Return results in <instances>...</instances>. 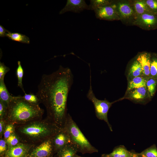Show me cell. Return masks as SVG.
Returning a JSON list of instances; mask_svg holds the SVG:
<instances>
[{
    "label": "cell",
    "instance_id": "f546056e",
    "mask_svg": "<svg viewBox=\"0 0 157 157\" xmlns=\"http://www.w3.org/2000/svg\"><path fill=\"white\" fill-rule=\"evenodd\" d=\"M10 70V68L6 66L3 63L0 62V81L4 80L5 75Z\"/></svg>",
    "mask_w": 157,
    "mask_h": 157
},
{
    "label": "cell",
    "instance_id": "7c38bea8",
    "mask_svg": "<svg viewBox=\"0 0 157 157\" xmlns=\"http://www.w3.org/2000/svg\"><path fill=\"white\" fill-rule=\"evenodd\" d=\"M52 139L55 153H57L70 142L69 135L64 128L56 133Z\"/></svg>",
    "mask_w": 157,
    "mask_h": 157
},
{
    "label": "cell",
    "instance_id": "3957f363",
    "mask_svg": "<svg viewBox=\"0 0 157 157\" xmlns=\"http://www.w3.org/2000/svg\"><path fill=\"white\" fill-rule=\"evenodd\" d=\"M50 120L49 122H35L20 129L21 133L30 139H41L52 138L61 129Z\"/></svg>",
    "mask_w": 157,
    "mask_h": 157
},
{
    "label": "cell",
    "instance_id": "9c48e42d",
    "mask_svg": "<svg viewBox=\"0 0 157 157\" xmlns=\"http://www.w3.org/2000/svg\"><path fill=\"white\" fill-rule=\"evenodd\" d=\"M94 11L96 18L100 19L120 20L116 10L111 4L97 8Z\"/></svg>",
    "mask_w": 157,
    "mask_h": 157
},
{
    "label": "cell",
    "instance_id": "e575fe53",
    "mask_svg": "<svg viewBox=\"0 0 157 157\" xmlns=\"http://www.w3.org/2000/svg\"><path fill=\"white\" fill-rule=\"evenodd\" d=\"M4 122L1 120L0 122V135H2L4 129Z\"/></svg>",
    "mask_w": 157,
    "mask_h": 157
},
{
    "label": "cell",
    "instance_id": "7a4b0ae2",
    "mask_svg": "<svg viewBox=\"0 0 157 157\" xmlns=\"http://www.w3.org/2000/svg\"><path fill=\"white\" fill-rule=\"evenodd\" d=\"M43 112L38 105L28 103L22 96H13L8 106L6 116L13 122H24L41 117Z\"/></svg>",
    "mask_w": 157,
    "mask_h": 157
},
{
    "label": "cell",
    "instance_id": "5bb4252c",
    "mask_svg": "<svg viewBox=\"0 0 157 157\" xmlns=\"http://www.w3.org/2000/svg\"><path fill=\"white\" fill-rule=\"evenodd\" d=\"M140 76H143L142 67L135 57L128 64L127 79L129 81L135 77Z\"/></svg>",
    "mask_w": 157,
    "mask_h": 157
},
{
    "label": "cell",
    "instance_id": "9a60e30c",
    "mask_svg": "<svg viewBox=\"0 0 157 157\" xmlns=\"http://www.w3.org/2000/svg\"><path fill=\"white\" fill-rule=\"evenodd\" d=\"M29 149L27 145L23 144L10 147L8 150L6 155L8 157H25Z\"/></svg>",
    "mask_w": 157,
    "mask_h": 157
},
{
    "label": "cell",
    "instance_id": "277c9868",
    "mask_svg": "<svg viewBox=\"0 0 157 157\" xmlns=\"http://www.w3.org/2000/svg\"><path fill=\"white\" fill-rule=\"evenodd\" d=\"M64 128L69 135L70 141L77 147L78 152L84 154L98 151L84 136L69 114H68Z\"/></svg>",
    "mask_w": 157,
    "mask_h": 157
},
{
    "label": "cell",
    "instance_id": "ffe728a7",
    "mask_svg": "<svg viewBox=\"0 0 157 157\" xmlns=\"http://www.w3.org/2000/svg\"><path fill=\"white\" fill-rule=\"evenodd\" d=\"M6 37L11 40L22 43L29 44L30 42V39L28 36L18 33H11L9 31Z\"/></svg>",
    "mask_w": 157,
    "mask_h": 157
},
{
    "label": "cell",
    "instance_id": "f1b7e54d",
    "mask_svg": "<svg viewBox=\"0 0 157 157\" xmlns=\"http://www.w3.org/2000/svg\"><path fill=\"white\" fill-rule=\"evenodd\" d=\"M6 142L8 144L10 147L17 144L19 140L17 137L13 133L6 140Z\"/></svg>",
    "mask_w": 157,
    "mask_h": 157
},
{
    "label": "cell",
    "instance_id": "52a82bcc",
    "mask_svg": "<svg viewBox=\"0 0 157 157\" xmlns=\"http://www.w3.org/2000/svg\"><path fill=\"white\" fill-rule=\"evenodd\" d=\"M133 26L146 31L156 30L157 29V15L147 12L136 18Z\"/></svg>",
    "mask_w": 157,
    "mask_h": 157
},
{
    "label": "cell",
    "instance_id": "8d00e7d4",
    "mask_svg": "<svg viewBox=\"0 0 157 157\" xmlns=\"http://www.w3.org/2000/svg\"><path fill=\"white\" fill-rule=\"evenodd\" d=\"M101 157H111L108 154H104L101 155Z\"/></svg>",
    "mask_w": 157,
    "mask_h": 157
},
{
    "label": "cell",
    "instance_id": "d6a6232c",
    "mask_svg": "<svg viewBox=\"0 0 157 157\" xmlns=\"http://www.w3.org/2000/svg\"><path fill=\"white\" fill-rule=\"evenodd\" d=\"M6 142V141L2 139L0 140V153L3 154L7 149Z\"/></svg>",
    "mask_w": 157,
    "mask_h": 157
},
{
    "label": "cell",
    "instance_id": "1f68e13d",
    "mask_svg": "<svg viewBox=\"0 0 157 157\" xmlns=\"http://www.w3.org/2000/svg\"><path fill=\"white\" fill-rule=\"evenodd\" d=\"M8 106L2 101L0 100V117L2 119L6 115L7 111Z\"/></svg>",
    "mask_w": 157,
    "mask_h": 157
},
{
    "label": "cell",
    "instance_id": "836d02e7",
    "mask_svg": "<svg viewBox=\"0 0 157 157\" xmlns=\"http://www.w3.org/2000/svg\"><path fill=\"white\" fill-rule=\"evenodd\" d=\"M8 31L5 29L2 25H0V37H6V34Z\"/></svg>",
    "mask_w": 157,
    "mask_h": 157
},
{
    "label": "cell",
    "instance_id": "8992f818",
    "mask_svg": "<svg viewBox=\"0 0 157 157\" xmlns=\"http://www.w3.org/2000/svg\"><path fill=\"white\" fill-rule=\"evenodd\" d=\"M111 4L116 10L123 24L133 26L136 17L130 0H112Z\"/></svg>",
    "mask_w": 157,
    "mask_h": 157
},
{
    "label": "cell",
    "instance_id": "5b68a950",
    "mask_svg": "<svg viewBox=\"0 0 157 157\" xmlns=\"http://www.w3.org/2000/svg\"><path fill=\"white\" fill-rule=\"evenodd\" d=\"M90 81V88L87 95V97L92 103L94 105L97 117L99 119L103 120L106 122L110 131H112V127L108 122L107 114L109 109L112 105L116 102L120 100V99L112 102H110L106 99L104 100L98 99L95 97L92 89L91 71Z\"/></svg>",
    "mask_w": 157,
    "mask_h": 157
},
{
    "label": "cell",
    "instance_id": "e0dca14e",
    "mask_svg": "<svg viewBox=\"0 0 157 157\" xmlns=\"http://www.w3.org/2000/svg\"><path fill=\"white\" fill-rule=\"evenodd\" d=\"M136 19L144 13L149 11L144 0H130Z\"/></svg>",
    "mask_w": 157,
    "mask_h": 157
},
{
    "label": "cell",
    "instance_id": "8fae6325",
    "mask_svg": "<svg viewBox=\"0 0 157 157\" xmlns=\"http://www.w3.org/2000/svg\"><path fill=\"white\" fill-rule=\"evenodd\" d=\"M90 10L88 5L84 0H67L65 7L59 12L63 14L66 12L72 11L79 13L84 10Z\"/></svg>",
    "mask_w": 157,
    "mask_h": 157
},
{
    "label": "cell",
    "instance_id": "7402d4cb",
    "mask_svg": "<svg viewBox=\"0 0 157 157\" xmlns=\"http://www.w3.org/2000/svg\"><path fill=\"white\" fill-rule=\"evenodd\" d=\"M146 85L149 95L152 98L155 95L157 90V78L152 77L148 78Z\"/></svg>",
    "mask_w": 157,
    "mask_h": 157
},
{
    "label": "cell",
    "instance_id": "603a6c76",
    "mask_svg": "<svg viewBox=\"0 0 157 157\" xmlns=\"http://www.w3.org/2000/svg\"><path fill=\"white\" fill-rule=\"evenodd\" d=\"M150 77L157 78V53L150 52Z\"/></svg>",
    "mask_w": 157,
    "mask_h": 157
},
{
    "label": "cell",
    "instance_id": "cb8c5ba5",
    "mask_svg": "<svg viewBox=\"0 0 157 157\" xmlns=\"http://www.w3.org/2000/svg\"><path fill=\"white\" fill-rule=\"evenodd\" d=\"M18 66L16 70V75L17 79V85L21 88L22 91L25 93L22 84V79L24 71L21 65V62L18 61L17 62Z\"/></svg>",
    "mask_w": 157,
    "mask_h": 157
},
{
    "label": "cell",
    "instance_id": "ba28073f",
    "mask_svg": "<svg viewBox=\"0 0 157 157\" xmlns=\"http://www.w3.org/2000/svg\"><path fill=\"white\" fill-rule=\"evenodd\" d=\"M127 99L135 103L144 104L151 99L147 87H142L126 92L121 99Z\"/></svg>",
    "mask_w": 157,
    "mask_h": 157
},
{
    "label": "cell",
    "instance_id": "4dcf8cb0",
    "mask_svg": "<svg viewBox=\"0 0 157 157\" xmlns=\"http://www.w3.org/2000/svg\"><path fill=\"white\" fill-rule=\"evenodd\" d=\"M14 131V127L13 124H8L6 126L4 131V138L6 140L13 133Z\"/></svg>",
    "mask_w": 157,
    "mask_h": 157
},
{
    "label": "cell",
    "instance_id": "74e56055",
    "mask_svg": "<svg viewBox=\"0 0 157 157\" xmlns=\"http://www.w3.org/2000/svg\"><path fill=\"white\" fill-rule=\"evenodd\" d=\"M74 157H83L81 156H80L78 155H77V154H76Z\"/></svg>",
    "mask_w": 157,
    "mask_h": 157
},
{
    "label": "cell",
    "instance_id": "d590c367",
    "mask_svg": "<svg viewBox=\"0 0 157 157\" xmlns=\"http://www.w3.org/2000/svg\"><path fill=\"white\" fill-rule=\"evenodd\" d=\"M131 152V157H142L139 153H137L133 151Z\"/></svg>",
    "mask_w": 157,
    "mask_h": 157
},
{
    "label": "cell",
    "instance_id": "30bf717a",
    "mask_svg": "<svg viewBox=\"0 0 157 157\" xmlns=\"http://www.w3.org/2000/svg\"><path fill=\"white\" fill-rule=\"evenodd\" d=\"M52 138L48 139L34 149L30 157H51L55 152Z\"/></svg>",
    "mask_w": 157,
    "mask_h": 157
},
{
    "label": "cell",
    "instance_id": "44dd1931",
    "mask_svg": "<svg viewBox=\"0 0 157 157\" xmlns=\"http://www.w3.org/2000/svg\"><path fill=\"white\" fill-rule=\"evenodd\" d=\"M111 157H131V152L128 151L123 146L115 148L112 152L108 154Z\"/></svg>",
    "mask_w": 157,
    "mask_h": 157
},
{
    "label": "cell",
    "instance_id": "83f0119b",
    "mask_svg": "<svg viewBox=\"0 0 157 157\" xmlns=\"http://www.w3.org/2000/svg\"><path fill=\"white\" fill-rule=\"evenodd\" d=\"M148 10L157 15V0H144Z\"/></svg>",
    "mask_w": 157,
    "mask_h": 157
},
{
    "label": "cell",
    "instance_id": "d6986e66",
    "mask_svg": "<svg viewBox=\"0 0 157 157\" xmlns=\"http://www.w3.org/2000/svg\"><path fill=\"white\" fill-rule=\"evenodd\" d=\"M13 97L9 92L4 80L0 81V100L8 106Z\"/></svg>",
    "mask_w": 157,
    "mask_h": 157
},
{
    "label": "cell",
    "instance_id": "ac0fdd59",
    "mask_svg": "<svg viewBox=\"0 0 157 157\" xmlns=\"http://www.w3.org/2000/svg\"><path fill=\"white\" fill-rule=\"evenodd\" d=\"M148 78L140 76L135 77L128 81L126 92L133 89L146 87V82Z\"/></svg>",
    "mask_w": 157,
    "mask_h": 157
},
{
    "label": "cell",
    "instance_id": "2e32d148",
    "mask_svg": "<svg viewBox=\"0 0 157 157\" xmlns=\"http://www.w3.org/2000/svg\"><path fill=\"white\" fill-rule=\"evenodd\" d=\"M78 152L76 146L71 141L57 153V157H74Z\"/></svg>",
    "mask_w": 157,
    "mask_h": 157
},
{
    "label": "cell",
    "instance_id": "4316f807",
    "mask_svg": "<svg viewBox=\"0 0 157 157\" xmlns=\"http://www.w3.org/2000/svg\"><path fill=\"white\" fill-rule=\"evenodd\" d=\"M139 154L142 157H157V149L152 146L148 148Z\"/></svg>",
    "mask_w": 157,
    "mask_h": 157
},
{
    "label": "cell",
    "instance_id": "d4e9b609",
    "mask_svg": "<svg viewBox=\"0 0 157 157\" xmlns=\"http://www.w3.org/2000/svg\"><path fill=\"white\" fill-rule=\"evenodd\" d=\"M112 0H90L89 5V10H94L95 9L111 3Z\"/></svg>",
    "mask_w": 157,
    "mask_h": 157
},
{
    "label": "cell",
    "instance_id": "484cf974",
    "mask_svg": "<svg viewBox=\"0 0 157 157\" xmlns=\"http://www.w3.org/2000/svg\"><path fill=\"white\" fill-rule=\"evenodd\" d=\"M22 97L26 101L33 104L38 105L40 102V99L37 95L33 93H30L27 94L25 93Z\"/></svg>",
    "mask_w": 157,
    "mask_h": 157
},
{
    "label": "cell",
    "instance_id": "6da1fadb",
    "mask_svg": "<svg viewBox=\"0 0 157 157\" xmlns=\"http://www.w3.org/2000/svg\"><path fill=\"white\" fill-rule=\"evenodd\" d=\"M73 81L68 67L60 65L58 70L43 74L36 95L45 106L49 119L60 129L64 128L68 114V96Z\"/></svg>",
    "mask_w": 157,
    "mask_h": 157
},
{
    "label": "cell",
    "instance_id": "4fadbf2b",
    "mask_svg": "<svg viewBox=\"0 0 157 157\" xmlns=\"http://www.w3.org/2000/svg\"><path fill=\"white\" fill-rule=\"evenodd\" d=\"M135 57L142 67L143 76L145 78L150 77V52H140Z\"/></svg>",
    "mask_w": 157,
    "mask_h": 157
}]
</instances>
